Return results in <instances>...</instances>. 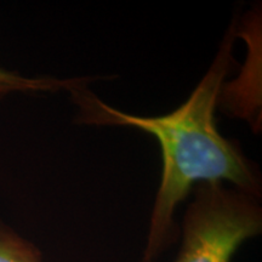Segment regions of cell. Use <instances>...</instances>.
<instances>
[{"instance_id":"6da1fadb","label":"cell","mask_w":262,"mask_h":262,"mask_svg":"<svg viewBox=\"0 0 262 262\" xmlns=\"http://www.w3.org/2000/svg\"><path fill=\"white\" fill-rule=\"evenodd\" d=\"M233 38L232 32L226 35L220 51L191 96L165 116H133L108 106L81 88L72 93L80 106L84 123L134 126L158 141L162 180L141 262H155L172 241L176 208L195 185L229 182L250 194H260L257 173L237 146L221 136L215 123L219 95L232 67Z\"/></svg>"},{"instance_id":"7a4b0ae2","label":"cell","mask_w":262,"mask_h":262,"mask_svg":"<svg viewBox=\"0 0 262 262\" xmlns=\"http://www.w3.org/2000/svg\"><path fill=\"white\" fill-rule=\"evenodd\" d=\"M261 231L256 195L225 183H201L186 211L175 262H231L239 248Z\"/></svg>"},{"instance_id":"3957f363","label":"cell","mask_w":262,"mask_h":262,"mask_svg":"<svg viewBox=\"0 0 262 262\" xmlns=\"http://www.w3.org/2000/svg\"><path fill=\"white\" fill-rule=\"evenodd\" d=\"M81 88L78 79H58L54 77H27L0 67V98L11 94L55 93L68 90L73 93Z\"/></svg>"},{"instance_id":"277c9868","label":"cell","mask_w":262,"mask_h":262,"mask_svg":"<svg viewBox=\"0 0 262 262\" xmlns=\"http://www.w3.org/2000/svg\"><path fill=\"white\" fill-rule=\"evenodd\" d=\"M0 262H42V256L32 242L0 222Z\"/></svg>"}]
</instances>
